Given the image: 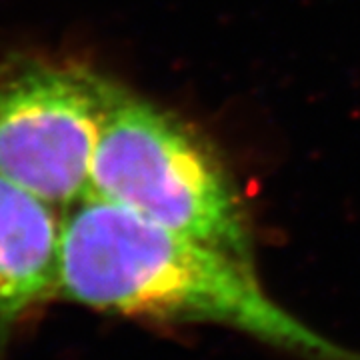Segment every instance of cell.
Masks as SVG:
<instances>
[{
	"instance_id": "2",
	"label": "cell",
	"mask_w": 360,
	"mask_h": 360,
	"mask_svg": "<svg viewBox=\"0 0 360 360\" xmlns=\"http://www.w3.org/2000/svg\"><path fill=\"white\" fill-rule=\"evenodd\" d=\"M86 194L250 262L245 206L217 153L176 116L129 90H116Z\"/></svg>"
},
{
	"instance_id": "3",
	"label": "cell",
	"mask_w": 360,
	"mask_h": 360,
	"mask_svg": "<svg viewBox=\"0 0 360 360\" xmlns=\"http://www.w3.org/2000/svg\"><path fill=\"white\" fill-rule=\"evenodd\" d=\"M120 89L86 66L16 56L0 63V174L56 208L89 193L104 122Z\"/></svg>"
},
{
	"instance_id": "4",
	"label": "cell",
	"mask_w": 360,
	"mask_h": 360,
	"mask_svg": "<svg viewBox=\"0 0 360 360\" xmlns=\"http://www.w3.org/2000/svg\"><path fill=\"white\" fill-rule=\"evenodd\" d=\"M63 214L0 174V335L56 292Z\"/></svg>"
},
{
	"instance_id": "1",
	"label": "cell",
	"mask_w": 360,
	"mask_h": 360,
	"mask_svg": "<svg viewBox=\"0 0 360 360\" xmlns=\"http://www.w3.org/2000/svg\"><path fill=\"white\" fill-rule=\"evenodd\" d=\"M56 292L132 319L219 324L304 360H360L274 302L250 262L92 194L63 210Z\"/></svg>"
}]
</instances>
